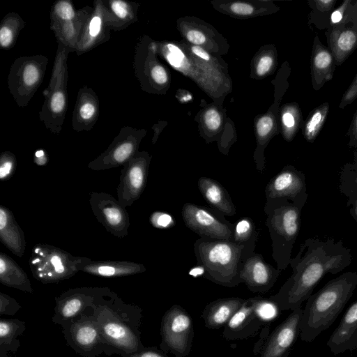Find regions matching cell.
Returning <instances> with one entry per match:
<instances>
[{
    "label": "cell",
    "instance_id": "obj_1",
    "mask_svg": "<svg viewBox=\"0 0 357 357\" xmlns=\"http://www.w3.org/2000/svg\"><path fill=\"white\" fill-rule=\"evenodd\" d=\"M352 261L351 250L334 238H308L300 245L290 266L292 274L278 292L268 299L280 311H293L301 307L327 274H337Z\"/></svg>",
    "mask_w": 357,
    "mask_h": 357
},
{
    "label": "cell",
    "instance_id": "obj_2",
    "mask_svg": "<svg viewBox=\"0 0 357 357\" xmlns=\"http://www.w3.org/2000/svg\"><path fill=\"white\" fill-rule=\"evenodd\" d=\"M89 311L106 341L120 355L145 348L141 341L142 309L123 302L114 292L101 296Z\"/></svg>",
    "mask_w": 357,
    "mask_h": 357
},
{
    "label": "cell",
    "instance_id": "obj_3",
    "mask_svg": "<svg viewBox=\"0 0 357 357\" xmlns=\"http://www.w3.org/2000/svg\"><path fill=\"white\" fill-rule=\"evenodd\" d=\"M357 287V272L347 271L329 280L310 295L303 310L301 340L311 342L328 328L343 310Z\"/></svg>",
    "mask_w": 357,
    "mask_h": 357
},
{
    "label": "cell",
    "instance_id": "obj_4",
    "mask_svg": "<svg viewBox=\"0 0 357 357\" xmlns=\"http://www.w3.org/2000/svg\"><path fill=\"white\" fill-rule=\"evenodd\" d=\"M256 242L242 244L199 237L194 243V251L197 264L204 270V277L227 287L242 283L241 271L246 259L255 252Z\"/></svg>",
    "mask_w": 357,
    "mask_h": 357
},
{
    "label": "cell",
    "instance_id": "obj_5",
    "mask_svg": "<svg viewBox=\"0 0 357 357\" xmlns=\"http://www.w3.org/2000/svg\"><path fill=\"white\" fill-rule=\"evenodd\" d=\"M303 206L285 198L266 199L265 223L271 240L272 257L281 271L290 264L294 245L300 231Z\"/></svg>",
    "mask_w": 357,
    "mask_h": 357
},
{
    "label": "cell",
    "instance_id": "obj_6",
    "mask_svg": "<svg viewBox=\"0 0 357 357\" xmlns=\"http://www.w3.org/2000/svg\"><path fill=\"white\" fill-rule=\"evenodd\" d=\"M91 259L74 256L58 247L36 243L31 250L29 266L33 277L43 284L57 283L74 276Z\"/></svg>",
    "mask_w": 357,
    "mask_h": 357
},
{
    "label": "cell",
    "instance_id": "obj_7",
    "mask_svg": "<svg viewBox=\"0 0 357 357\" xmlns=\"http://www.w3.org/2000/svg\"><path fill=\"white\" fill-rule=\"evenodd\" d=\"M61 326L67 344L83 357H99L103 354H120L102 336L89 307Z\"/></svg>",
    "mask_w": 357,
    "mask_h": 357
},
{
    "label": "cell",
    "instance_id": "obj_8",
    "mask_svg": "<svg viewBox=\"0 0 357 357\" xmlns=\"http://www.w3.org/2000/svg\"><path fill=\"white\" fill-rule=\"evenodd\" d=\"M160 349L175 357H186L194 339L192 319L182 306L175 304L163 314L160 324Z\"/></svg>",
    "mask_w": 357,
    "mask_h": 357
},
{
    "label": "cell",
    "instance_id": "obj_9",
    "mask_svg": "<svg viewBox=\"0 0 357 357\" xmlns=\"http://www.w3.org/2000/svg\"><path fill=\"white\" fill-rule=\"evenodd\" d=\"M271 301L261 296L245 299L224 327L222 337L227 341L243 340L255 336L266 324L268 313L264 312Z\"/></svg>",
    "mask_w": 357,
    "mask_h": 357
},
{
    "label": "cell",
    "instance_id": "obj_10",
    "mask_svg": "<svg viewBox=\"0 0 357 357\" xmlns=\"http://www.w3.org/2000/svg\"><path fill=\"white\" fill-rule=\"evenodd\" d=\"M181 215L185 226L200 237L233 241L234 224L214 209L185 203Z\"/></svg>",
    "mask_w": 357,
    "mask_h": 357
},
{
    "label": "cell",
    "instance_id": "obj_11",
    "mask_svg": "<svg viewBox=\"0 0 357 357\" xmlns=\"http://www.w3.org/2000/svg\"><path fill=\"white\" fill-rule=\"evenodd\" d=\"M325 36L335 65L340 66L357 48V0H349L342 19L331 24Z\"/></svg>",
    "mask_w": 357,
    "mask_h": 357
},
{
    "label": "cell",
    "instance_id": "obj_12",
    "mask_svg": "<svg viewBox=\"0 0 357 357\" xmlns=\"http://www.w3.org/2000/svg\"><path fill=\"white\" fill-rule=\"evenodd\" d=\"M47 59L43 56L23 57L15 61L9 75V86L16 101L29 102L40 85Z\"/></svg>",
    "mask_w": 357,
    "mask_h": 357
},
{
    "label": "cell",
    "instance_id": "obj_13",
    "mask_svg": "<svg viewBox=\"0 0 357 357\" xmlns=\"http://www.w3.org/2000/svg\"><path fill=\"white\" fill-rule=\"evenodd\" d=\"M112 290L108 287H77L70 289L55 297L52 321L62 325L80 315L93 306L102 296Z\"/></svg>",
    "mask_w": 357,
    "mask_h": 357
},
{
    "label": "cell",
    "instance_id": "obj_14",
    "mask_svg": "<svg viewBox=\"0 0 357 357\" xmlns=\"http://www.w3.org/2000/svg\"><path fill=\"white\" fill-rule=\"evenodd\" d=\"M150 159L146 153L137 152L123 166L116 192L117 199L125 208L141 197L147 181Z\"/></svg>",
    "mask_w": 357,
    "mask_h": 357
},
{
    "label": "cell",
    "instance_id": "obj_15",
    "mask_svg": "<svg viewBox=\"0 0 357 357\" xmlns=\"http://www.w3.org/2000/svg\"><path fill=\"white\" fill-rule=\"evenodd\" d=\"M89 204L94 216L108 232L119 238L128 236L130 217L118 199L107 192H92Z\"/></svg>",
    "mask_w": 357,
    "mask_h": 357
},
{
    "label": "cell",
    "instance_id": "obj_16",
    "mask_svg": "<svg viewBox=\"0 0 357 357\" xmlns=\"http://www.w3.org/2000/svg\"><path fill=\"white\" fill-rule=\"evenodd\" d=\"M303 309L300 307L291 312L267 337L259 357H289L300 335Z\"/></svg>",
    "mask_w": 357,
    "mask_h": 357
},
{
    "label": "cell",
    "instance_id": "obj_17",
    "mask_svg": "<svg viewBox=\"0 0 357 357\" xmlns=\"http://www.w3.org/2000/svg\"><path fill=\"white\" fill-rule=\"evenodd\" d=\"M266 199L285 198L305 205L308 197L305 175L292 165L284 167L265 188Z\"/></svg>",
    "mask_w": 357,
    "mask_h": 357
},
{
    "label": "cell",
    "instance_id": "obj_18",
    "mask_svg": "<svg viewBox=\"0 0 357 357\" xmlns=\"http://www.w3.org/2000/svg\"><path fill=\"white\" fill-rule=\"evenodd\" d=\"M139 140L131 128L122 129L108 148L89 163L88 167L99 171L123 166L138 152Z\"/></svg>",
    "mask_w": 357,
    "mask_h": 357
},
{
    "label": "cell",
    "instance_id": "obj_19",
    "mask_svg": "<svg viewBox=\"0 0 357 357\" xmlns=\"http://www.w3.org/2000/svg\"><path fill=\"white\" fill-rule=\"evenodd\" d=\"M280 273L265 261L261 255L254 252L245 261L240 278L252 292L266 293L274 286Z\"/></svg>",
    "mask_w": 357,
    "mask_h": 357
},
{
    "label": "cell",
    "instance_id": "obj_20",
    "mask_svg": "<svg viewBox=\"0 0 357 357\" xmlns=\"http://www.w3.org/2000/svg\"><path fill=\"white\" fill-rule=\"evenodd\" d=\"M326 345L335 356L357 350V300L347 309Z\"/></svg>",
    "mask_w": 357,
    "mask_h": 357
},
{
    "label": "cell",
    "instance_id": "obj_21",
    "mask_svg": "<svg viewBox=\"0 0 357 357\" xmlns=\"http://www.w3.org/2000/svg\"><path fill=\"white\" fill-rule=\"evenodd\" d=\"M335 67L331 52L316 35L313 39L310 56L311 82L314 90L319 91L333 79Z\"/></svg>",
    "mask_w": 357,
    "mask_h": 357
},
{
    "label": "cell",
    "instance_id": "obj_22",
    "mask_svg": "<svg viewBox=\"0 0 357 357\" xmlns=\"http://www.w3.org/2000/svg\"><path fill=\"white\" fill-rule=\"evenodd\" d=\"M245 301L238 297H227L211 301L202 312L204 326L208 329L225 327Z\"/></svg>",
    "mask_w": 357,
    "mask_h": 357
},
{
    "label": "cell",
    "instance_id": "obj_23",
    "mask_svg": "<svg viewBox=\"0 0 357 357\" xmlns=\"http://www.w3.org/2000/svg\"><path fill=\"white\" fill-rule=\"evenodd\" d=\"M139 263L121 260H90L82 264L79 271L103 278H117L132 275L146 271Z\"/></svg>",
    "mask_w": 357,
    "mask_h": 357
},
{
    "label": "cell",
    "instance_id": "obj_24",
    "mask_svg": "<svg viewBox=\"0 0 357 357\" xmlns=\"http://www.w3.org/2000/svg\"><path fill=\"white\" fill-rule=\"evenodd\" d=\"M0 240L13 254L22 257L26 244L24 231L13 212L3 205L0 206Z\"/></svg>",
    "mask_w": 357,
    "mask_h": 357
},
{
    "label": "cell",
    "instance_id": "obj_25",
    "mask_svg": "<svg viewBox=\"0 0 357 357\" xmlns=\"http://www.w3.org/2000/svg\"><path fill=\"white\" fill-rule=\"evenodd\" d=\"M197 185L204 199L215 211L222 215L232 216L236 214V206L231 197L219 182L211 178L201 176Z\"/></svg>",
    "mask_w": 357,
    "mask_h": 357
},
{
    "label": "cell",
    "instance_id": "obj_26",
    "mask_svg": "<svg viewBox=\"0 0 357 357\" xmlns=\"http://www.w3.org/2000/svg\"><path fill=\"white\" fill-rule=\"evenodd\" d=\"M0 282L22 291L33 292L30 280L24 269L3 252H0Z\"/></svg>",
    "mask_w": 357,
    "mask_h": 357
},
{
    "label": "cell",
    "instance_id": "obj_27",
    "mask_svg": "<svg viewBox=\"0 0 357 357\" xmlns=\"http://www.w3.org/2000/svg\"><path fill=\"white\" fill-rule=\"evenodd\" d=\"M26 329L25 323L18 319L0 320V357H13L20 346L17 338Z\"/></svg>",
    "mask_w": 357,
    "mask_h": 357
},
{
    "label": "cell",
    "instance_id": "obj_28",
    "mask_svg": "<svg viewBox=\"0 0 357 357\" xmlns=\"http://www.w3.org/2000/svg\"><path fill=\"white\" fill-rule=\"evenodd\" d=\"M353 153V161L345 163L340 169L338 185L340 192L348 198V207L357 200V150Z\"/></svg>",
    "mask_w": 357,
    "mask_h": 357
},
{
    "label": "cell",
    "instance_id": "obj_29",
    "mask_svg": "<svg viewBox=\"0 0 357 357\" xmlns=\"http://www.w3.org/2000/svg\"><path fill=\"white\" fill-rule=\"evenodd\" d=\"M337 0H309L311 9L307 24L310 29L314 26L319 30H326L331 24V15L335 10Z\"/></svg>",
    "mask_w": 357,
    "mask_h": 357
},
{
    "label": "cell",
    "instance_id": "obj_30",
    "mask_svg": "<svg viewBox=\"0 0 357 357\" xmlns=\"http://www.w3.org/2000/svg\"><path fill=\"white\" fill-rule=\"evenodd\" d=\"M329 109V103L325 102L309 113L303 126V134L307 142L315 141L326 121Z\"/></svg>",
    "mask_w": 357,
    "mask_h": 357
},
{
    "label": "cell",
    "instance_id": "obj_31",
    "mask_svg": "<svg viewBox=\"0 0 357 357\" xmlns=\"http://www.w3.org/2000/svg\"><path fill=\"white\" fill-rule=\"evenodd\" d=\"M97 113L98 106L93 98L89 95L82 96L76 105L73 123H79L78 128L82 126V129L89 128V124L95 122Z\"/></svg>",
    "mask_w": 357,
    "mask_h": 357
},
{
    "label": "cell",
    "instance_id": "obj_32",
    "mask_svg": "<svg viewBox=\"0 0 357 357\" xmlns=\"http://www.w3.org/2000/svg\"><path fill=\"white\" fill-rule=\"evenodd\" d=\"M63 84V83H61ZM56 84L55 89L48 98V101L44 105L45 112H48L50 117L59 119L62 124L66 109V95L63 84Z\"/></svg>",
    "mask_w": 357,
    "mask_h": 357
},
{
    "label": "cell",
    "instance_id": "obj_33",
    "mask_svg": "<svg viewBox=\"0 0 357 357\" xmlns=\"http://www.w3.org/2000/svg\"><path fill=\"white\" fill-rule=\"evenodd\" d=\"M258 231L252 218H240L234 224L233 241L237 243H248L257 240Z\"/></svg>",
    "mask_w": 357,
    "mask_h": 357
},
{
    "label": "cell",
    "instance_id": "obj_34",
    "mask_svg": "<svg viewBox=\"0 0 357 357\" xmlns=\"http://www.w3.org/2000/svg\"><path fill=\"white\" fill-rule=\"evenodd\" d=\"M302 114L297 105L289 106L282 115V122L284 127L286 138L291 140L300 125L302 123Z\"/></svg>",
    "mask_w": 357,
    "mask_h": 357
},
{
    "label": "cell",
    "instance_id": "obj_35",
    "mask_svg": "<svg viewBox=\"0 0 357 357\" xmlns=\"http://www.w3.org/2000/svg\"><path fill=\"white\" fill-rule=\"evenodd\" d=\"M17 22L16 17H13L6 18V22L2 24L0 29V45L2 47L6 48L13 44L19 27Z\"/></svg>",
    "mask_w": 357,
    "mask_h": 357
},
{
    "label": "cell",
    "instance_id": "obj_36",
    "mask_svg": "<svg viewBox=\"0 0 357 357\" xmlns=\"http://www.w3.org/2000/svg\"><path fill=\"white\" fill-rule=\"evenodd\" d=\"M15 155L10 151H4L0 157V179L7 181L14 174L17 162Z\"/></svg>",
    "mask_w": 357,
    "mask_h": 357
},
{
    "label": "cell",
    "instance_id": "obj_37",
    "mask_svg": "<svg viewBox=\"0 0 357 357\" xmlns=\"http://www.w3.org/2000/svg\"><path fill=\"white\" fill-rule=\"evenodd\" d=\"M22 308L19 303L8 294L0 293V314L14 315Z\"/></svg>",
    "mask_w": 357,
    "mask_h": 357
},
{
    "label": "cell",
    "instance_id": "obj_38",
    "mask_svg": "<svg viewBox=\"0 0 357 357\" xmlns=\"http://www.w3.org/2000/svg\"><path fill=\"white\" fill-rule=\"evenodd\" d=\"M54 12L59 20L66 22L75 17V12L71 3L67 1H59L54 6Z\"/></svg>",
    "mask_w": 357,
    "mask_h": 357
},
{
    "label": "cell",
    "instance_id": "obj_39",
    "mask_svg": "<svg viewBox=\"0 0 357 357\" xmlns=\"http://www.w3.org/2000/svg\"><path fill=\"white\" fill-rule=\"evenodd\" d=\"M150 222L156 228L167 229L174 225L175 222L172 216L164 212H154L150 216Z\"/></svg>",
    "mask_w": 357,
    "mask_h": 357
},
{
    "label": "cell",
    "instance_id": "obj_40",
    "mask_svg": "<svg viewBox=\"0 0 357 357\" xmlns=\"http://www.w3.org/2000/svg\"><path fill=\"white\" fill-rule=\"evenodd\" d=\"M109 3L111 10L118 19L128 21L131 18V8L128 3L116 0L111 1Z\"/></svg>",
    "mask_w": 357,
    "mask_h": 357
},
{
    "label": "cell",
    "instance_id": "obj_41",
    "mask_svg": "<svg viewBox=\"0 0 357 357\" xmlns=\"http://www.w3.org/2000/svg\"><path fill=\"white\" fill-rule=\"evenodd\" d=\"M357 98V73L354 77L350 85L344 91L340 105V109H344L351 103H352Z\"/></svg>",
    "mask_w": 357,
    "mask_h": 357
},
{
    "label": "cell",
    "instance_id": "obj_42",
    "mask_svg": "<svg viewBox=\"0 0 357 357\" xmlns=\"http://www.w3.org/2000/svg\"><path fill=\"white\" fill-rule=\"evenodd\" d=\"M102 16L100 12L94 15L90 20L88 26V35L89 39L91 40H95L98 36H100L102 29Z\"/></svg>",
    "mask_w": 357,
    "mask_h": 357
},
{
    "label": "cell",
    "instance_id": "obj_43",
    "mask_svg": "<svg viewBox=\"0 0 357 357\" xmlns=\"http://www.w3.org/2000/svg\"><path fill=\"white\" fill-rule=\"evenodd\" d=\"M121 357H168V356L165 352L158 349L156 347H145L144 349L137 352L123 353L121 354Z\"/></svg>",
    "mask_w": 357,
    "mask_h": 357
},
{
    "label": "cell",
    "instance_id": "obj_44",
    "mask_svg": "<svg viewBox=\"0 0 357 357\" xmlns=\"http://www.w3.org/2000/svg\"><path fill=\"white\" fill-rule=\"evenodd\" d=\"M204 121L208 128L212 130H217L221 124L220 115L213 109H208L205 113Z\"/></svg>",
    "mask_w": 357,
    "mask_h": 357
},
{
    "label": "cell",
    "instance_id": "obj_45",
    "mask_svg": "<svg viewBox=\"0 0 357 357\" xmlns=\"http://www.w3.org/2000/svg\"><path fill=\"white\" fill-rule=\"evenodd\" d=\"M349 138L348 146L357 149V109L354 113L349 128L346 133Z\"/></svg>",
    "mask_w": 357,
    "mask_h": 357
},
{
    "label": "cell",
    "instance_id": "obj_46",
    "mask_svg": "<svg viewBox=\"0 0 357 357\" xmlns=\"http://www.w3.org/2000/svg\"><path fill=\"white\" fill-rule=\"evenodd\" d=\"M273 126V121L270 116L261 117L257 123V130L259 137H265L271 130Z\"/></svg>",
    "mask_w": 357,
    "mask_h": 357
},
{
    "label": "cell",
    "instance_id": "obj_47",
    "mask_svg": "<svg viewBox=\"0 0 357 357\" xmlns=\"http://www.w3.org/2000/svg\"><path fill=\"white\" fill-rule=\"evenodd\" d=\"M349 3V0H344L333 10L331 17V24H336L342 19Z\"/></svg>",
    "mask_w": 357,
    "mask_h": 357
},
{
    "label": "cell",
    "instance_id": "obj_48",
    "mask_svg": "<svg viewBox=\"0 0 357 357\" xmlns=\"http://www.w3.org/2000/svg\"><path fill=\"white\" fill-rule=\"evenodd\" d=\"M151 77L157 84H160L166 83L167 80L166 71L161 66H155L152 68Z\"/></svg>",
    "mask_w": 357,
    "mask_h": 357
},
{
    "label": "cell",
    "instance_id": "obj_49",
    "mask_svg": "<svg viewBox=\"0 0 357 357\" xmlns=\"http://www.w3.org/2000/svg\"><path fill=\"white\" fill-rule=\"evenodd\" d=\"M230 8L234 13L243 15H250L254 10L250 4L239 2L232 3Z\"/></svg>",
    "mask_w": 357,
    "mask_h": 357
},
{
    "label": "cell",
    "instance_id": "obj_50",
    "mask_svg": "<svg viewBox=\"0 0 357 357\" xmlns=\"http://www.w3.org/2000/svg\"><path fill=\"white\" fill-rule=\"evenodd\" d=\"M273 64V59L269 56L261 57L257 64V73L259 75H265L271 68Z\"/></svg>",
    "mask_w": 357,
    "mask_h": 357
},
{
    "label": "cell",
    "instance_id": "obj_51",
    "mask_svg": "<svg viewBox=\"0 0 357 357\" xmlns=\"http://www.w3.org/2000/svg\"><path fill=\"white\" fill-rule=\"evenodd\" d=\"M188 40L195 45H202L206 41V37L202 32L190 30L186 34Z\"/></svg>",
    "mask_w": 357,
    "mask_h": 357
},
{
    "label": "cell",
    "instance_id": "obj_52",
    "mask_svg": "<svg viewBox=\"0 0 357 357\" xmlns=\"http://www.w3.org/2000/svg\"><path fill=\"white\" fill-rule=\"evenodd\" d=\"M48 161L47 155L44 150H38L35 153L34 162L38 166L46 165Z\"/></svg>",
    "mask_w": 357,
    "mask_h": 357
},
{
    "label": "cell",
    "instance_id": "obj_53",
    "mask_svg": "<svg viewBox=\"0 0 357 357\" xmlns=\"http://www.w3.org/2000/svg\"><path fill=\"white\" fill-rule=\"evenodd\" d=\"M192 52L204 60L208 61L210 59L208 54L198 45L193 46Z\"/></svg>",
    "mask_w": 357,
    "mask_h": 357
},
{
    "label": "cell",
    "instance_id": "obj_54",
    "mask_svg": "<svg viewBox=\"0 0 357 357\" xmlns=\"http://www.w3.org/2000/svg\"><path fill=\"white\" fill-rule=\"evenodd\" d=\"M350 206L349 213L353 218L357 222V200L354 202Z\"/></svg>",
    "mask_w": 357,
    "mask_h": 357
}]
</instances>
